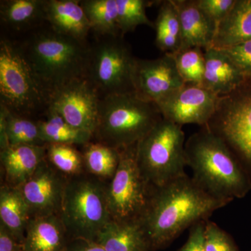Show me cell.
<instances>
[{"label":"cell","instance_id":"23","mask_svg":"<svg viewBox=\"0 0 251 251\" xmlns=\"http://www.w3.org/2000/svg\"><path fill=\"white\" fill-rule=\"evenodd\" d=\"M30 219L29 207L20 188L6 184L1 186L0 189V223L23 244Z\"/></svg>","mask_w":251,"mask_h":251},{"label":"cell","instance_id":"10","mask_svg":"<svg viewBox=\"0 0 251 251\" xmlns=\"http://www.w3.org/2000/svg\"><path fill=\"white\" fill-rule=\"evenodd\" d=\"M137 144L120 150V161L116 173L106 183L107 201L112 221H138L148 205L152 189L137 163Z\"/></svg>","mask_w":251,"mask_h":251},{"label":"cell","instance_id":"13","mask_svg":"<svg viewBox=\"0 0 251 251\" xmlns=\"http://www.w3.org/2000/svg\"><path fill=\"white\" fill-rule=\"evenodd\" d=\"M133 82L137 97L156 105L185 84L171 54L154 59H137Z\"/></svg>","mask_w":251,"mask_h":251},{"label":"cell","instance_id":"15","mask_svg":"<svg viewBox=\"0 0 251 251\" xmlns=\"http://www.w3.org/2000/svg\"><path fill=\"white\" fill-rule=\"evenodd\" d=\"M204 60L202 86L219 97L232 93L251 81L222 49L205 50Z\"/></svg>","mask_w":251,"mask_h":251},{"label":"cell","instance_id":"19","mask_svg":"<svg viewBox=\"0 0 251 251\" xmlns=\"http://www.w3.org/2000/svg\"><path fill=\"white\" fill-rule=\"evenodd\" d=\"M67 229L57 214L31 218L23 241L25 251H65Z\"/></svg>","mask_w":251,"mask_h":251},{"label":"cell","instance_id":"20","mask_svg":"<svg viewBox=\"0 0 251 251\" xmlns=\"http://www.w3.org/2000/svg\"><path fill=\"white\" fill-rule=\"evenodd\" d=\"M96 242L107 251H149L150 245L137 221H110L96 238Z\"/></svg>","mask_w":251,"mask_h":251},{"label":"cell","instance_id":"4","mask_svg":"<svg viewBox=\"0 0 251 251\" xmlns=\"http://www.w3.org/2000/svg\"><path fill=\"white\" fill-rule=\"evenodd\" d=\"M162 118L156 103L135 93L108 96L100 99L93 138L97 143L122 150L139 143Z\"/></svg>","mask_w":251,"mask_h":251},{"label":"cell","instance_id":"25","mask_svg":"<svg viewBox=\"0 0 251 251\" xmlns=\"http://www.w3.org/2000/svg\"><path fill=\"white\" fill-rule=\"evenodd\" d=\"M154 24L155 44L165 54H175L181 46V28L179 13L173 0L161 1Z\"/></svg>","mask_w":251,"mask_h":251},{"label":"cell","instance_id":"8","mask_svg":"<svg viewBox=\"0 0 251 251\" xmlns=\"http://www.w3.org/2000/svg\"><path fill=\"white\" fill-rule=\"evenodd\" d=\"M90 46L85 78L100 99L135 93V58L123 36H99Z\"/></svg>","mask_w":251,"mask_h":251},{"label":"cell","instance_id":"24","mask_svg":"<svg viewBox=\"0 0 251 251\" xmlns=\"http://www.w3.org/2000/svg\"><path fill=\"white\" fill-rule=\"evenodd\" d=\"M46 0H3L0 17L6 27L16 31L35 28L46 21Z\"/></svg>","mask_w":251,"mask_h":251},{"label":"cell","instance_id":"34","mask_svg":"<svg viewBox=\"0 0 251 251\" xmlns=\"http://www.w3.org/2000/svg\"><path fill=\"white\" fill-rule=\"evenodd\" d=\"M248 77L251 79V40L222 49Z\"/></svg>","mask_w":251,"mask_h":251},{"label":"cell","instance_id":"29","mask_svg":"<svg viewBox=\"0 0 251 251\" xmlns=\"http://www.w3.org/2000/svg\"><path fill=\"white\" fill-rule=\"evenodd\" d=\"M46 159L68 177L86 173L82 153L75 148V145L47 144Z\"/></svg>","mask_w":251,"mask_h":251},{"label":"cell","instance_id":"26","mask_svg":"<svg viewBox=\"0 0 251 251\" xmlns=\"http://www.w3.org/2000/svg\"><path fill=\"white\" fill-rule=\"evenodd\" d=\"M46 119L38 120L41 139L47 144L82 145L90 143L93 135L77 129L67 123L54 109L49 106Z\"/></svg>","mask_w":251,"mask_h":251},{"label":"cell","instance_id":"1","mask_svg":"<svg viewBox=\"0 0 251 251\" xmlns=\"http://www.w3.org/2000/svg\"><path fill=\"white\" fill-rule=\"evenodd\" d=\"M206 193L187 175L153 188L138 220L150 250L166 247L185 229L228 204Z\"/></svg>","mask_w":251,"mask_h":251},{"label":"cell","instance_id":"9","mask_svg":"<svg viewBox=\"0 0 251 251\" xmlns=\"http://www.w3.org/2000/svg\"><path fill=\"white\" fill-rule=\"evenodd\" d=\"M225 142L248 173L251 172V81L220 97L206 126Z\"/></svg>","mask_w":251,"mask_h":251},{"label":"cell","instance_id":"17","mask_svg":"<svg viewBox=\"0 0 251 251\" xmlns=\"http://www.w3.org/2000/svg\"><path fill=\"white\" fill-rule=\"evenodd\" d=\"M46 21L59 33L87 42L92 29L85 11L77 0H46Z\"/></svg>","mask_w":251,"mask_h":251},{"label":"cell","instance_id":"3","mask_svg":"<svg viewBox=\"0 0 251 251\" xmlns=\"http://www.w3.org/2000/svg\"><path fill=\"white\" fill-rule=\"evenodd\" d=\"M18 46L50 99L74 81L85 78L90 50L87 42L49 27L33 31Z\"/></svg>","mask_w":251,"mask_h":251},{"label":"cell","instance_id":"37","mask_svg":"<svg viewBox=\"0 0 251 251\" xmlns=\"http://www.w3.org/2000/svg\"><path fill=\"white\" fill-rule=\"evenodd\" d=\"M65 251H107L94 240L84 239H71Z\"/></svg>","mask_w":251,"mask_h":251},{"label":"cell","instance_id":"2","mask_svg":"<svg viewBox=\"0 0 251 251\" xmlns=\"http://www.w3.org/2000/svg\"><path fill=\"white\" fill-rule=\"evenodd\" d=\"M185 155L193 180L213 197L229 203L250 191L249 173L224 140L206 126L188 138Z\"/></svg>","mask_w":251,"mask_h":251},{"label":"cell","instance_id":"33","mask_svg":"<svg viewBox=\"0 0 251 251\" xmlns=\"http://www.w3.org/2000/svg\"><path fill=\"white\" fill-rule=\"evenodd\" d=\"M203 12L219 27L220 23L228 16L236 0H196Z\"/></svg>","mask_w":251,"mask_h":251},{"label":"cell","instance_id":"11","mask_svg":"<svg viewBox=\"0 0 251 251\" xmlns=\"http://www.w3.org/2000/svg\"><path fill=\"white\" fill-rule=\"evenodd\" d=\"M100 97L86 78L74 81L52 96L50 107L69 125L94 135L99 120Z\"/></svg>","mask_w":251,"mask_h":251},{"label":"cell","instance_id":"32","mask_svg":"<svg viewBox=\"0 0 251 251\" xmlns=\"http://www.w3.org/2000/svg\"><path fill=\"white\" fill-rule=\"evenodd\" d=\"M206 251H239L232 238L217 224L205 221Z\"/></svg>","mask_w":251,"mask_h":251},{"label":"cell","instance_id":"18","mask_svg":"<svg viewBox=\"0 0 251 251\" xmlns=\"http://www.w3.org/2000/svg\"><path fill=\"white\" fill-rule=\"evenodd\" d=\"M46 158V146L20 145L1 150V165L6 183L19 187Z\"/></svg>","mask_w":251,"mask_h":251},{"label":"cell","instance_id":"27","mask_svg":"<svg viewBox=\"0 0 251 251\" xmlns=\"http://www.w3.org/2000/svg\"><path fill=\"white\" fill-rule=\"evenodd\" d=\"M82 153L86 173L103 181L113 177L120 163V150L90 142L83 145Z\"/></svg>","mask_w":251,"mask_h":251},{"label":"cell","instance_id":"7","mask_svg":"<svg viewBox=\"0 0 251 251\" xmlns=\"http://www.w3.org/2000/svg\"><path fill=\"white\" fill-rule=\"evenodd\" d=\"M0 100L11 112L29 117L49 108L51 99L18 44L0 41Z\"/></svg>","mask_w":251,"mask_h":251},{"label":"cell","instance_id":"21","mask_svg":"<svg viewBox=\"0 0 251 251\" xmlns=\"http://www.w3.org/2000/svg\"><path fill=\"white\" fill-rule=\"evenodd\" d=\"M20 145L46 146L41 139L38 121L11 112L0 104L1 150Z\"/></svg>","mask_w":251,"mask_h":251},{"label":"cell","instance_id":"14","mask_svg":"<svg viewBox=\"0 0 251 251\" xmlns=\"http://www.w3.org/2000/svg\"><path fill=\"white\" fill-rule=\"evenodd\" d=\"M67 179L46 158L34 174L18 187L27 202L31 218L59 215Z\"/></svg>","mask_w":251,"mask_h":251},{"label":"cell","instance_id":"35","mask_svg":"<svg viewBox=\"0 0 251 251\" xmlns=\"http://www.w3.org/2000/svg\"><path fill=\"white\" fill-rule=\"evenodd\" d=\"M206 221H200L191 226L187 242L179 251H206Z\"/></svg>","mask_w":251,"mask_h":251},{"label":"cell","instance_id":"6","mask_svg":"<svg viewBox=\"0 0 251 251\" xmlns=\"http://www.w3.org/2000/svg\"><path fill=\"white\" fill-rule=\"evenodd\" d=\"M185 144L182 126L164 118L137 144V163L151 189L186 175Z\"/></svg>","mask_w":251,"mask_h":251},{"label":"cell","instance_id":"16","mask_svg":"<svg viewBox=\"0 0 251 251\" xmlns=\"http://www.w3.org/2000/svg\"><path fill=\"white\" fill-rule=\"evenodd\" d=\"M179 13L181 50L212 47L218 25L198 7L196 0H173Z\"/></svg>","mask_w":251,"mask_h":251},{"label":"cell","instance_id":"36","mask_svg":"<svg viewBox=\"0 0 251 251\" xmlns=\"http://www.w3.org/2000/svg\"><path fill=\"white\" fill-rule=\"evenodd\" d=\"M0 251H25L23 244L0 223Z\"/></svg>","mask_w":251,"mask_h":251},{"label":"cell","instance_id":"22","mask_svg":"<svg viewBox=\"0 0 251 251\" xmlns=\"http://www.w3.org/2000/svg\"><path fill=\"white\" fill-rule=\"evenodd\" d=\"M251 40V0H236L232 11L220 23L212 47L222 49Z\"/></svg>","mask_w":251,"mask_h":251},{"label":"cell","instance_id":"5","mask_svg":"<svg viewBox=\"0 0 251 251\" xmlns=\"http://www.w3.org/2000/svg\"><path fill=\"white\" fill-rule=\"evenodd\" d=\"M59 216L70 240H95L111 221L106 183L87 173L69 176Z\"/></svg>","mask_w":251,"mask_h":251},{"label":"cell","instance_id":"31","mask_svg":"<svg viewBox=\"0 0 251 251\" xmlns=\"http://www.w3.org/2000/svg\"><path fill=\"white\" fill-rule=\"evenodd\" d=\"M173 55L184 83L202 86L205 63L204 50L201 48H189Z\"/></svg>","mask_w":251,"mask_h":251},{"label":"cell","instance_id":"30","mask_svg":"<svg viewBox=\"0 0 251 251\" xmlns=\"http://www.w3.org/2000/svg\"><path fill=\"white\" fill-rule=\"evenodd\" d=\"M153 2L145 0H116L117 23L122 36L140 25L154 27L146 14V8Z\"/></svg>","mask_w":251,"mask_h":251},{"label":"cell","instance_id":"28","mask_svg":"<svg viewBox=\"0 0 251 251\" xmlns=\"http://www.w3.org/2000/svg\"><path fill=\"white\" fill-rule=\"evenodd\" d=\"M80 4L98 36H122L117 23L116 0H83Z\"/></svg>","mask_w":251,"mask_h":251},{"label":"cell","instance_id":"12","mask_svg":"<svg viewBox=\"0 0 251 251\" xmlns=\"http://www.w3.org/2000/svg\"><path fill=\"white\" fill-rule=\"evenodd\" d=\"M220 97L203 86L184 84L157 104L163 118L181 126L195 124L206 126L214 115Z\"/></svg>","mask_w":251,"mask_h":251}]
</instances>
